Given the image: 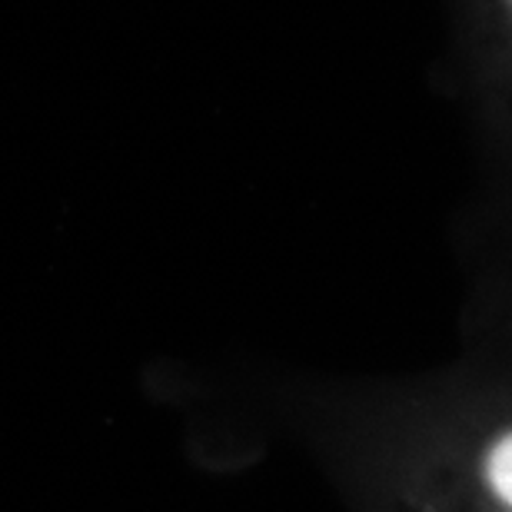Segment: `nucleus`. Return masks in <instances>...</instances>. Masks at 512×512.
<instances>
[{
	"mask_svg": "<svg viewBox=\"0 0 512 512\" xmlns=\"http://www.w3.org/2000/svg\"><path fill=\"white\" fill-rule=\"evenodd\" d=\"M483 479L489 486V493H493L499 503L509 506L512 503V436L503 433L493 439V446H489V453L483 459Z\"/></svg>",
	"mask_w": 512,
	"mask_h": 512,
	"instance_id": "f03ea898",
	"label": "nucleus"
},
{
	"mask_svg": "<svg viewBox=\"0 0 512 512\" xmlns=\"http://www.w3.org/2000/svg\"><path fill=\"white\" fill-rule=\"evenodd\" d=\"M473 30L483 34V54L493 70V84L506 77L509 54V0H473Z\"/></svg>",
	"mask_w": 512,
	"mask_h": 512,
	"instance_id": "f257e3e1",
	"label": "nucleus"
}]
</instances>
